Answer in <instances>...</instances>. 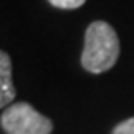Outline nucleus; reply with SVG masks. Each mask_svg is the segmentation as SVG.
<instances>
[{"instance_id": "nucleus-5", "label": "nucleus", "mask_w": 134, "mask_h": 134, "mask_svg": "<svg viewBox=\"0 0 134 134\" xmlns=\"http://www.w3.org/2000/svg\"><path fill=\"white\" fill-rule=\"evenodd\" d=\"M111 134H134V117L124 120V122H120V124L113 129Z\"/></svg>"}, {"instance_id": "nucleus-4", "label": "nucleus", "mask_w": 134, "mask_h": 134, "mask_svg": "<svg viewBox=\"0 0 134 134\" xmlns=\"http://www.w3.org/2000/svg\"><path fill=\"white\" fill-rule=\"evenodd\" d=\"M84 2L85 0H49V4L58 9H79L80 5H84Z\"/></svg>"}, {"instance_id": "nucleus-1", "label": "nucleus", "mask_w": 134, "mask_h": 134, "mask_svg": "<svg viewBox=\"0 0 134 134\" xmlns=\"http://www.w3.org/2000/svg\"><path fill=\"white\" fill-rule=\"evenodd\" d=\"M119 54L120 44L117 31L106 21L91 23L85 30L82 66L91 73H103L117 63Z\"/></svg>"}, {"instance_id": "nucleus-2", "label": "nucleus", "mask_w": 134, "mask_h": 134, "mask_svg": "<svg viewBox=\"0 0 134 134\" xmlns=\"http://www.w3.org/2000/svg\"><path fill=\"white\" fill-rule=\"evenodd\" d=\"M7 134H51L52 122L28 103H14L7 106L0 119Z\"/></svg>"}, {"instance_id": "nucleus-3", "label": "nucleus", "mask_w": 134, "mask_h": 134, "mask_svg": "<svg viewBox=\"0 0 134 134\" xmlns=\"http://www.w3.org/2000/svg\"><path fill=\"white\" fill-rule=\"evenodd\" d=\"M16 98V87L12 84V63L7 52L0 51V108L9 106Z\"/></svg>"}]
</instances>
